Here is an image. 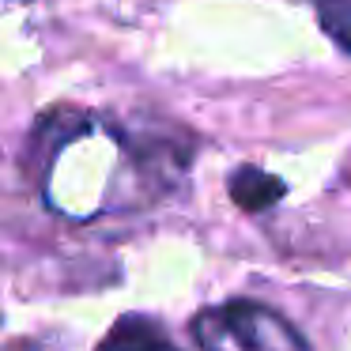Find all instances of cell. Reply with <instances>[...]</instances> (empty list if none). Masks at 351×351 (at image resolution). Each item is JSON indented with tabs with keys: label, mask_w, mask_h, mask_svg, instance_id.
<instances>
[{
	"label": "cell",
	"mask_w": 351,
	"mask_h": 351,
	"mask_svg": "<svg viewBox=\"0 0 351 351\" xmlns=\"http://www.w3.org/2000/svg\"><path fill=\"white\" fill-rule=\"evenodd\" d=\"M193 336L204 351H310L283 313L261 302H223L197 313Z\"/></svg>",
	"instance_id": "6da1fadb"
},
{
	"label": "cell",
	"mask_w": 351,
	"mask_h": 351,
	"mask_svg": "<svg viewBox=\"0 0 351 351\" xmlns=\"http://www.w3.org/2000/svg\"><path fill=\"white\" fill-rule=\"evenodd\" d=\"M99 351H178L170 343V336L162 332V325L144 313H125L114 321L106 336H102Z\"/></svg>",
	"instance_id": "7a4b0ae2"
},
{
	"label": "cell",
	"mask_w": 351,
	"mask_h": 351,
	"mask_svg": "<svg viewBox=\"0 0 351 351\" xmlns=\"http://www.w3.org/2000/svg\"><path fill=\"white\" fill-rule=\"evenodd\" d=\"M227 189H230V200H234L242 212H265V208H272L276 200L287 193V185H283L280 178L265 174V170H257V167H238L234 174H230Z\"/></svg>",
	"instance_id": "3957f363"
}]
</instances>
